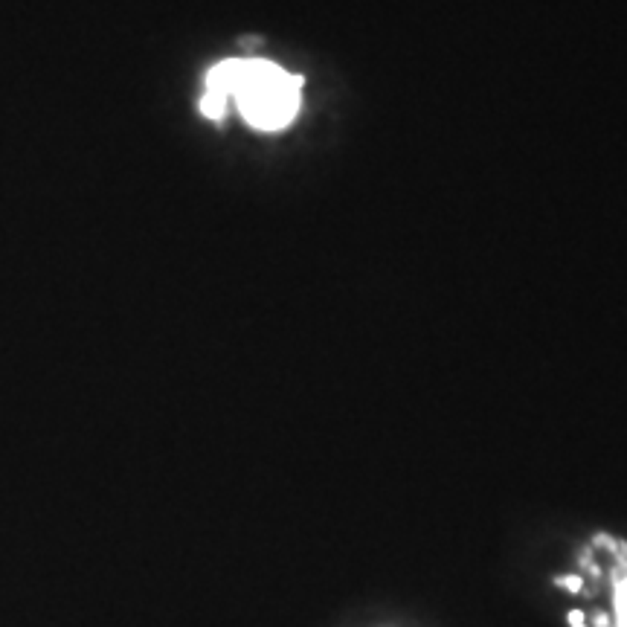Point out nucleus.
I'll return each instance as SVG.
<instances>
[{
	"label": "nucleus",
	"mask_w": 627,
	"mask_h": 627,
	"mask_svg": "<svg viewBox=\"0 0 627 627\" xmlns=\"http://www.w3.org/2000/svg\"><path fill=\"white\" fill-rule=\"evenodd\" d=\"M305 79L264 59H227L206 73L201 114L221 119L230 102L256 131H282L302 108Z\"/></svg>",
	"instance_id": "nucleus-1"
},
{
	"label": "nucleus",
	"mask_w": 627,
	"mask_h": 627,
	"mask_svg": "<svg viewBox=\"0 0 627 627\" xmlns=\"http://www.w3.org/2000/svg\"><path fill=\"white\" fill-rule=\"evenodd\" d=\"M618 590H616V610H618V627H627V578L616 572Z\"/></svg>",
	"instance_id": "nucleus-2"
},
{
	"label": "nucleus",
	"mask_w": 627,
	"mask_h": 627,
	"mask_svg": "<svg viewBox=\"0 0 627 627\" xmlns=\"http://www.w3.org/2000/svg\"><path fill=\"white\" fill-rule=\"evenodd\" d=\"M555 584H558V587H566L569 593H581V578H578V575H566V578L561 575V578H555Z\"/></svg>",
	"instance_id": "nucleus-3"
},
{
	"label": "nucleus",
	"mask_w": 627,
	"mask_h": 627,
	"mask_svg": "<svg viewBox=\"0 0 627 627\" xmlns=\"http://www.w3.org/2000/svg\"><path fill=\"white\" fill-rule=\"evenodd\" d=\"M566 618H569L572 627H587V618H584V613H581V610H572Z\"/></svg>",
	"instance_id": "nucleus-4"
},
{
	"label": "nucleus",
	"mask_w": 627,
	"mask_h": 627,
	"mask_svg": "<svg viewBox=\"0 0 627 627\" xmlns=\"http://www.w3.org/2000/svg\"><path fill=\"white\" fill-rule=\"evenodd\" d=\"M607 621H610L607 616H598V618H596V627H607Z\"/></svg>",
	"instance_id": "nucleus-5"
}]
</instances>
